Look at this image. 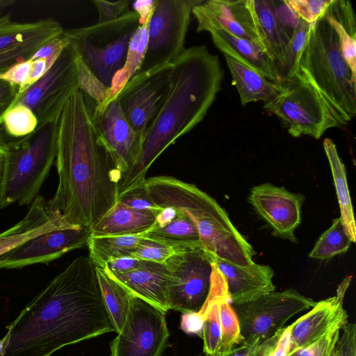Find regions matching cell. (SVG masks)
Instances as JSON below:
<instances>
[{"label": "cell", "instance_id": "1", "mask_svg": "<svg viewBox=\"0 0 356 356\" xmlns=\"http://www.w3.org/2000/svg\"><path fill=\"white\" fill-rule=\"evenodd\" d=\"M7 328L0 356H51L65 346L115 332L88 255L56 275Z\"/></svg>", "mask_w": 356, "mask_h": 356}, {"label": "cell", "instance_id": "2", "mask_svg": "<svg viewBox=\"0 0 356 356\" xmlns=\"http://www.w3.org/2000/svg\"><path fill=\"white\" fill-rule=\"evenodd\" d=\"M56 166L58 184L47 209L71 225L90 229L117 203L122 173L79 89L58 119Z\"/></svg>", "mask_w": 356, "mask_h": 356}, {"label": "cell", "instance_id": "3", "mask_svg": "<svg viewBox=\"0 0 356 356\" xmlns=\"http://www.w3.org/2000/svg\"><path fill=\"white\" fill-rule=\"evenodd\" d=\"M168 96L132 168L122 177L119 194L143 184L151 165L180 136L206 115L221 90L224 71L219 58L205 45H195L172 61Z\"/></svg>", "mask_w": 356, "mask_h": 356}, {"label": "cell", "instance_id": "4", "mask_svg": "<svg viewBox=\"0 0 356 356\" xmlns=\"http://www.w3.org/2000/svg\"><path fill=\"white\" fill-rule=\"evenodd\" d=\"M299 70L342 125L356 114V79L342 56L338 36L324 15L311 24Z\"/></svg>", "mask_w": 356, "mask_h": 356}, {"label": "cell", "instance_id": "5", "mask_svg": "<svg viewBox=\"0 0 356 356\" xmlns=\"http://www.w3.org/2000/svg\"><path fill=\"white\" fill-rule=\"evenodd\" d=\"M58 120L1 145L5 152L0 208L31 204L56 159Z\"/></svg>", "mask_w": 356, "mask_h": 356}, {"label": "cell", "instance_id": "6", "mask_svg": "<svg viewBox=\"0 0 356 356\" xmlns=\"http://www.w3.org/2000/svg\"><path fill=\"white\" fill-rule=\"evenodd\" d=\"M140 26L134 10L111 22L63 31L79 60L106 88L126 60L129 42Z\"/></svg>", "mask_w": 356, "mask_h": 356}, {"label": "cell", "instance_id": "7", "mask_svg": "<svg viewBox=\"0 0 356 356\" xmlns=\"http://www.w3.org/2000/svg\"><path fill=\"white\" fill-rule=\"evenodd\" d=\"M280 93L264 108L280 118L293 137L319 139L330 128L342 126L319 92L300 72L281 79Z\"/></svg>", "mask_w": 356, "mask_h": 356}, {"label": "cell", "instance_id": "8", "mask_svg": "<svg viewBox=\"0 0 356 356\" xmlns=\"http://www.w3.org/2000/svg\"><path fill=\"white\" fill-rule=\"evenodd\" d=\"M352 278L346 277L335 296L315 302L309 312L266 339V356H289L332 330H342L348 323L343 301Z\"/></svg>", "mask_w": 356, "mask_h": 356}, {"label": "cell", "instance_id": "9", "mask_svg": "<svg viewBox=\"0 0 356 356\" xmlns=\"http://www.w3.org/2000/svg\"><path fill=\"white\" fill-rule=\"evenodd\" d=\"M314 304L312 298L289 289L232 305L238 320L242 343L256 346L283 328L294 315L312 308Z\"/></svg>", "mask_w": 356, "mask_h": 356}, {"label": "cell", "instance_id": "10", "mask_svg": "<svg viewBox=\"0 0 356 356\" xmlns=\"http://www.w3.org/2000/svg\"><path fill=\"white\" fill-rule=\"evenodd\" d=\"M77 90L78 55L69 43L54 65L16 102L32 111L38 120L35 129H38L59 119L67 100Z\"/></svg>", "mask_w": 356, "mask_h": 356}, {"label": "cell", "instance_id": "11", "mask_svg": "<svg viewBox=\"0 0 356 356\" xmlns=\"http://www.w3.org/2000/svg\"><path fill=\"white\" fill-rule=\"evenodd\" d=\"M202 0H155L144 59L137 73L171 63L184 50L193 8Z\"/></svg>", "mask_w": 356, "mask_h": 356}, {"label": "cell", "instance_id": "12", "mask_svg": "<svg viewBox=\"0 0 356 356\" xmlns=\"http://www.w3.org/2000/svg\"><path fill=\"white\" fill-rule=\"evenodd\" d=\"M172 63L137 73L116 96L127 121L143 143L171 88Z\"/></svg>", "mask_w": 356, "mask_h": 356}, {"label": "cell", "instance_id": "13", "mask_svg": "<svg viewBox=\"0 0 356 356\" xmlns=\"http://www.w3.org/2000/svg\"><path fill=\"white\" fill-rule=\"evenodd\" d=\"M118 334L111 343V356H161L170 336L165 312L132 295Z\"/></svg>", "mask_w": 356, "mask_h": 356}, {"label": "cell", "instance_id": "14", "mask_svg": "<svg viewBox=\"0 0 356 356\" xmlns=\"http://www.w3.org/2000/svg\"><path fill=\"white\" fill-rule=\"evenodd\" d=\"M212 257L202 247H197L166 261L171 274L168 289L169 309L182 314L201 312L210 291Z\"/></svg>", "mask_w": 356, "mask_h": 356}, {"label": "cell", "instance_id": "15", "mask_svg": "<svg viewBox=\"0 0 356 356\" xmlns=\"http://www.w3.org/2000/svg\"><path fill=\"white\" fill-rule=\"evenodd\" d=\"M64 29L53 18L33 22H17L10 15L0 16V74L27 60L46 42L62 34Z\"/></svg>", "mask_w": 356, "mask_h": 356}, {"label": "cell", "instance_id": "16", "mask_svg": "<svg viewBox=\"0 0 356 356\" xmlns=\"http://www.w3.org/2000/svg\"><path fill=\"white\" fill-rule=\"evenodd\" d=\"M90 229H56L36 235L0 257V269L21 268L47 264L87 245Z\"/></svg>", "mask_w": 356, "mask_h": 356}, {"label": "cell", "instance_id": "17", "mask_svg": "<svg viewBox=\"0 0 356 356\" xmlns=\"http://www.w3.org/2000/svg\"><path fill=\"white\" fill-rule=\"evenodd\" d=\"M248 200L277 236L297 243L295 231L301 222L303 195L264 183L251 188Z\"/></svg>", "mask_w": 356, "mask_h": 356}, {"label": "cell", "instance_id": "18", "mask_svg": "<svg viewBox=\"0 0 356 356\" xmlns=\"http://www.w3.org/2000/svg\"><path fill=\"white\" fill-rule=\"evenodd\" d=\"M92 118L123 177L138 158L142 140L127 121L116 98L102 111L95 110L92 107Z\"/></svg>", "mask_w": 356, "mask_h": 356}, {"label": "cell", "instance_id": "19", "mask_svg": "<svg viewBox=\"0 0 356 356\" xmlns=\"http://www.w3.org/2000/svg\"><path fill=\"white\" fill-rule=\"evenodd\" d=\"M192 14L197 22V33L222 29L261 47L247 0L202 1Z\"/></svg>", "mask_w": 356, "mask_h": 356}, {"label": "cell", "instance_id": "20", "mask_svg": "<svg viewBox=\"0 0 356 356\" xmlns=\"http://www.w3.org/2000/svg\"><path fill=\"white\" fill-rule=\"evenodd\" d=\"M212 262L224 277L232 304H240L275 291L273 270L268 265L253 262L245 266L220 259Z\"/></svg>", "mask_w": 356, "mask_h": 356}, {"label": "cell", "instance_id": "21", "mask_svg": "<svg viewBox=\"0 0 356 356\" xmlns=\"http://www.w3.org/2000/svg\"><path fill=\"white\" fill-rule=\"evenodd\" d=\"M108 273L132 295L152 303L165 312L169 310L168 289L171 274L165 264L143 261L140 267L132 271Z\"/></svg>", "mask_w": 356, "mask_h": 356}, {"label": "cell", "instance_id": "22", "mask_svg": "<svg viewBox=\"0 0 356 356\" xmlns=\"http://www.w3.org/2000/svg\"><path fill=\"white\" fill-rule=\"evenodd\" d=\"M213 42L225 55L258 72L273 83L282 79L277 65L258 44L222 29L210 32Z\"/></svg>", "mask_w": 356, "mask_h": 356}, {"label": "cell", "instance_id": "23", "mask_svg": "<svg viewBox=\"0 0 356 356\" xmlns=\"http://www.w3.org/2000/svg\"><path fill=\"white\" fill-rule=\"evenodd\" d=\"M247 1L261 45L279 69L290 39L284 34L277 22L271 1Z\"/></svg>", "mask_w": 356, "mask_h": 356}, {"label": "cell", "instance_id": "24", "mask_svg": "<svg viewBox=\"0 0 356 356\" xmlns=\"http://www.w3.org/2000/svg\"><path fill=\"white\" fill-rule=\"evenodd\" d=\"M156 215L148 211L129 207L117 203L92 227L94 236H117L141 234L154 225Z\"/></svg>", "mask_w": 356, "mask_h": 356}, {"label": "cell", "instance_id": "25", "mask_svg": "<svg viewBox=\"0 0 356 356\" xmlns=\"http://www.w3.org/2000/svg\"><path fill=\"white\" fill-rule=\"evenodd\" d=\"M233 84L236 87L243 105L273 99L280 92L278 83H273L260 74L225 55Z\"/></svg>", "mask_w": 356, "mask_h": 356}, {"label": "cell", "instance_id": "26", "mask_svg": "<svg viewBox=\"0 0 356 356\" xmlns=\"http://www.w3.org/2000/svg\"><path fill=\"white\" fill-rule=\"evenodd\" d=\"M323 148L330 163L336 188L341 213L339 218L347 236L352 243H355L356 226L346 168L338 154L335 144L331 139L325 138L323 140Z\"/></svg>", "mask_w": 356, "mask_h": 356}, {"label": "cell", "instance_id": "27", "mask_svg": "<svg viewBox=\"0 0 356 356\" xmlns=\"http://www.w3.org/2000/svg\"><path fill=\"white\" fill-rule=\"evenodd\" d=\"M145 238L146 232L117 236L90 234L87 242L88 257L95 266L102 268L111 261L131 256Z\"/></svg>", "mask_w": 356, "mask_h": 356}, {"label": "cell", "instance_id": "28", "mask_svg": "<svg viewBox=\"0 0 356 356\" xmlns=\"http://www.w3.org/2000/svg\"><path fill=\"white\" fill-rule=\"evenodd\" d=\"M100 291L115 332L119 333L127 314L132 294L113 275L95 266Z\"/></svg>", "mask_w": 356, "mask_h": 356}, {"label": "cell", "instance_id": "29", "mask_svg": "<svg viewBox=\"0 0 356 356\" xmlns=\"http://www.w3.org/2000/svg\"><path fill=\"white\" fill-rule=\"evenodd\" d=\"M150 18L144 24L140 25L133 35L129 42L125 63L123 67L113 78L104 108L108 102L116 97L124 85L138 72L144 59L147 45L148 27Z\"/></svg>", "mask_w": 356, "mask_h": 356}, {"label": "cell", "instance_id": "30", "mask_svg": "<svg viewBox=\"0 0 356 356\" xmlns=\"http://www.w3.org/2000/svg\"><path fill=\"white\" fill-rule=\"evenodd\" d=\"M146 238L184 248L202 247L196 227L179 211L177 216L166 225L152 226L146 232Z\"/></svg>", "mask_w": 356, "mask_h": 356}, {"label": "cell", "instance_id": "31", "mask_svg": "<svg viewBox=\"0 0 356 356\" xmlns=\"http://www.w3.org/2000/svg\"><path fill=\"white\" fill-rule=\"evenodd\" d=\"M340 218L333 220L332 225L325 231L315 243L309 257L318 259H327L347 252L351 245Z\"/></svg>", "mask_w": 356, "mask_h": 356}, {"label": "cell", "instance_id": "32", "mask_svg": "<svg viewBox=\"0 0 356 356\" xmlns=\"http://www.w3.org/2000/svg\"><path fill=\"white\" fill-rule=\"evenodd\" d=\"M311 29V24L300 19L286 47L282 63L278 69L282 79H287L300 72L299 63Z\"/></svg>", "mask_w": 356, "mask_h": 356}, {"label": "cell", "instance_id": "33", "mask_svg": "<svg viewBox=\"0 0 356 356\" xmlns=\"http://www.w3.org/2000/svg\"><path fill=\"white\" fill-rule=\"evenodd\" d=\"M3 124L9 136L20 138L35 130L38 120L29 107L16 102L6 113Z\"/></svg>", "mask_w": 356, "mask_h": 356}, {"label": "cell", "instance_id": "34", "mask_svg": "<svg viewBox=\"0 0 356 356\" xmlns=\"http://www.w3.org/2000/svg\"><path fill=\"white\" fill-rule=\"evenodd\" d=\"M79 89L94 102V109L102 111L106 104L110 88L104 86L78 57Z\"/></svg>", "mask_w": 356, "mask_h": 356}, {"label": "cell", "instance_id": "35", "mask_svg": "<svg viewBox=\"0 0 356 356\" xmlns=\"http://www.w3.org/2000/svg\"><path fill=\"white\" fill-rule=\"evenodd\" d=\"M188 249L191 248L176 247L145 238L141 241L131 256L142 261L165 264L167 260L174 255Z\"/></svg>", "mask_w": 356, "mask_h": 356}, {"label": "cell", "instance_id": "36", "mask_svg": "<svg viewBox=\"0 0 356 356\" xmlns=\"http://www.w3.org/2000/svg\"><path fill=\"white\" fill-rule=\"evenodd\" d=\"M332 1L284 0V2L300 19L312 24L325 15Z\"/></svg>", "mask_w": 356, "mask_h": 356}, {"label": "cell", "instance_id": "37", "mask_svg": "<svg viewBox=\"0 0 356 356\" xmlns=\"http://www.w3.org/2000/svg\"><path fill=\"white\" fill-rule=\"evenodd\" d=\"M325 15L338 36L342 56L356 79V35L345 29L327 10Z\"/></svg>", "mask_w": 356, "mask_h": 356}, {"label": "cell", "instance_id": "38", "mask_svg": "<svg viewBox=\"0 0 356 356\" xmlns=\"http://www.w3.org/2000/svg\"><path fill=\"white\" fill-rule=\"evenodd\" d=\"M117 202L135 209L151 211L155 215L163 209L154 203L145 182L119 194Z\"/></svg>", "mask_w": 356, "mask_h": 356}, {"label": "cell", "instance_id": "39", "mask_svg": "<svg viewBox=\"0 0 356 356\" xmlns=\"http://www.w3.org/2000/svg\"><path fill=\"white\" fill-rule=\"evenodd\" d=\"M341 331L340 328L332 330L309 345L296 350L289 356H332Z\"/></svg>", "mask_w": 356, "mask_h": 356}, {"label": "cell", "instance_id": "40", "mask_svg": "<svg viewBox=\"0 0 356 356\" xmlns=\"http://www.w3.org/2000/svg\"><path fill=\"white\" fill-rule=\"evenodd\" d=\"M92 3L97 10L99 23L115 20L130 11L131 1L129 0L118 1L92 0Z\"/></svg>", "mask_w": 356, "mask_h": 356}, {"label": "cell", "instance_id": "41", "mask_svg": "<svg viewBox=\"0 0 356 356\" xmlns=\"http://www.w3.org/2000/svg\"><path fill=\"white\" fill-rule=\"evenodd\" d=\"M31 61L27 60L17 63L5 73L0 74V79L16 86L19 95L31 86Z\"/></svg>", "mask_w": 356, "mask_h": 356}, {"label": "cell", "instance_id": "42", "mask_svg": "<svg viewBox=\"0 0 356 356\" xmlns=\"http://www.w3.org/2000/svg\"><path fill=\"white\" fill-rule=\"evenodd\" d=\"M271 3L275 16L280 28L284 34L291 39L299 23L300 18L287 6L284 0L271 1Z\"/></svg>", "mask_w": 356, "mask_h": 356}, {"label": "cell", "instance_id": "43", "mask_svg": "<svg viewBox=\"0 0 356 356\" xmlns=\"http://www.w3.org/2000/svg\"><path fill=\"white\" fill-rule=\"evenodd\" d=\"M69 41L63 34L55 37L42 46L31 59L42 58L45 59L49 69L60 56Z\"/></svg>", "mask_w": 356, "mask_h": 356}, {"label": "cell", "instance_id": "44", "mask_svg": "<svg viewBox=\"0 0 356 356\" xmlns=\"http://www.w3.org/2000/svg\"><path fill=\"white\" fill-rule=\"evenodd\" d=\"M332 356H356V324L348 323L341 330Z\"/></svg>", "mask_w": 356, "mask_h": 356}, {"label": "cell", "instance_id": "45", "mask_svg": "<svg viewBox=\"0 0 356 356\" xmlns=\"http://www.w3.org/2000/svg\"><path fill=\"white\" fill-rule=\"evenodd\" d=\"M18 95L19 90L16 86L0 79V124H3L6 113L16 102Z\"/></svg>", "mask_w": 356, "mask_h": 356}, {"label": "cell", "instance_id": "46", "mask_svg": "<svg viewBox=\"0 0 356 356\" xmlns=\"http://www.w3.org/2000/svg\"><path fill=\"white\" fill-rule=\"evenodd\" d=\"M143 262L132 256H127L108 262L102 268L111 273H123L138 268Z\"/></svg>", "mask_w": 356, "mask_h": 356}, {"label": "cell", "instance_id": "47", "mask_svg": "<svg viewBox=\"0 0 356 356\" xmlns=\"http://www.w3.org/2000/svg\"><path fill=\"white\" fill-rule=\"evenodd\" d=\"M204 316L200 313L183 314L180 327L186 334H196L200 337L202 334Z\"/></svg>", "mask_w": 356, "mask_h": 356}, {"label": "cell", "instance_id": "48", "mask_svg": "<svg viewBox=\"0 0 356 356\" xmlns=\"http://www.w3.org/2000/svg\"><path fill=\"white\" fill-rule=\"evenodd\" d=\"M154 6L155 0H137L133 3L134 11L139 16L140 25L151 17Z\"/></svg>", "mask_w": 356, "mask_h": 356}, {"label": "cell", "instance_id": "49", "mask_svg": "<svg viewBox=\"0 0 356 356\" xmlns=\"http://www.w3.org/2000/svg\"><path fill=\"white\" fill-rule=\"evenodd\" d=\"M224 356H264V350L261 343L250 346L241 343Z\"/></svg>", "mask_w": 356, "mask_h": 356}, {"label": "cell", "instance_id": "50", "mask_svg": "<svg viewBox=\"0 0 356 356\" xmlns=\"http://www.w3.org/2000/svg\"><path fill=\"white\" fill-rule=\"evenodd\" d=\"M31 61V86L38 81L49 70L45 59L38 58Z\"/></svg>", "mask_w": 356, "mask_h": 356}, {"label": "cell", "instance_id": "51", "mask_svg": "<svg viewBox=\"0 0 356 356\" xmlns=\"http://www.w3.org/2000/svg\"><path fill=\"white\" fill-rule=\"evenodd\" d=\"M4 162H5V152L2 147L1 143H0V184L2 179L3 168H4Z\"/></svg>", "mask_w": 356, "mask_h": 356}, {"label": "cell", "instance_id": "52", "mask_svg": "<svg viewBox=\"0 0 356 356\" xmlns=\"http://www.w3.org/2000/svg\"><path fill=\"white\" fill-rule=\"evenodd\" d=\"M15 1H9V0H0V10L2 8H4L6 7L11 6L13 3H15Z\"/></svg>", "mask_w": 356, "mask_h": 356}, {"label": "cell", "instance_id": "53", "mask_svg": "<svg viewBox=\"0 0 356 356\" xmlns=\"http://www.w3.org/2000/svg\"><path fill=\"white\" fill-rule=\"evenodd\" d=\"M2 350H3L2 341H1V339H0V355H1Z\"/></svg>", "mask_w": 356, "mask_h": 356}, {"label": "cell", "instance_id": "54", "mask_svg": "<svg viewBox=\"0 0 356 356\" xmlns=\"http://www.w3.org/2000/svg\"><path fill=\"white\" fill-rule=\"evenodd\" d=\"M0 143H1V136H0Z\"/></svg>", "mask_w": 356, "mask_h": 356}]
</instances>
